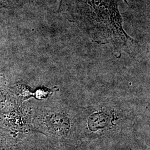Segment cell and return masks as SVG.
Wrapping results in <instances>:
<instances>
[{
  "mask_svg": "<svg viewBox=\"0 0 150 150\" xmlns=\"http://www.w3.org/2000/svg\"><path fill=\"white\" fill-rule=\"evenodd\" d=\"M76 23L92 41L110 45L116 57H134L142 52L139 42L125 31L116 0H61L58 12Z\"/></svg>",
  "mask_w": 150,
  "mask_h": 150,
  "instance_id": "6da1fadb",
  "label": "cell"
},
{
  "mask_svg": "<svg viewBox=\"0 0 150 150\" xmlns=\"http://www.w3.org/2000/svg\"><path fill=\"white\" fill-rule=\"evenodd\" d=\"M43 126L64 145L74 144V141L80 136L78 110H71L62 106L46 113L42 119Z\"/></svg>",
  "mask_w": 150,
  "mask_h": 150,
  "instance_id": "7a4b0ae2",
  "label": "cell"
},
{
  "mask_svg": "<svg viewBox=\"0 0 150 150\" xmlns=\"http://www.w3.org/2000/svg\"><path fill=\"white\" fill-rule=\"evenodd\" d=\"M29 0H0V7L21 5Z\"/></svg>",
  "mask_w": 150,
  "mask_h": 150,
  "instance_id": "3957f363",
  "label": "cell"
},
{
  "mask_svg": "<svg viewBox=\"0 0 150 150\" xmlns=\"http://www.w3.org/2000/svg\"><path fill=\"white\" fill-rule=\"evenodd\" d=\"M125 2H126L127 4H128V3H127V1H126V0H125Z\"/></svg>",
  "mask_w": 150,
  "mask_h": 150,
  "instance_id": "277c9868",
  "label": "cell"
}]
</instances>
